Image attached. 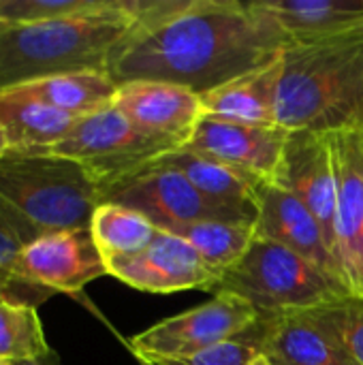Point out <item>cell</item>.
Wrapping results in <instances>:
<instances>
[{
	"label": "cell",
	"mask_w": 363,
	"mask_h": 365,
	"mask_svg": "<svg viewBox=\"0 0 363 365\" xmlns=\"http://www.w3.org/2000/svg\"><path fill=\"white\" fill-rule=\"evenodd\" d=\"M289 43L255 2L148 0L105 73L116 86L167 81L203 94L276 62Z\"/></svg>",
	"instance_id": "1"
},
{
	"label": "cell",
	"mask_w": 363,
	"mask_h": 365,
	"mask_svg": "<svg viewBox=\"0 0 363 365\" xmlns=\"http://www.w3.org/2000/svg\"><path fill=\"white\" fill-rule=\"evenodd\" d=\"M252 365H274V364H272L270 359H265V357L261 355V357H259V359H257V361H255V364H252Z\"/></svg>",
	"instance_id": "31"
},
{
	"label": "cell",
	"mask_w": 363,
	"mask_h": 365,
	"mask_svg": "<svg viewBox=\"0 0 363 365\" xmlns=\"http://www.w3.org/2000/svg\"><path fill=\"white\" fill-rule=\"evenodd\" d=\"M143 6L145 0H109L83 15L0 26V92L62 73L105 71Z\"/></svg>",
	"instance_id": "3"
},
{
	"label": "cell",
	"mask_w": 363,
	"mask_h": 365,
	"mask_svg": "<svg viewBox=\"0 0 363 365\" xmlns=\"http://www.w3.org/2000/svg\"><path fill=\"white\" fill-rule=\"evenodd\" d=\"M15 88H21L24 92L73 118H86L113 105L118 94V86L105 71L62 73Z\"/></svg>",
	"instance_id": "21"
},
{
	"label": "cell",
	"mask_w": 363,
	"mask_h": 365,
	"mask_svg": "<svg viewBox=\"0 0 363 365\" xmlns=\"http://www.w3.org/2000/svg\"><path fill=\"white\" fill-rule=\"evenodd\" d=\"M0 365H11V364H4V361H0Z\"/></svg>",
	"instance_id": "32"
},
{
	"label": "cell",
	"mask_w": 363,
	"mask_h": 365,
	"mask_svg": "<svg viewBox=\"0 0 363 365\" xmlns=\"http://www.w3.org/2000/svg\"><path fill=\"white\" fill-rule=\"evenodd\" d=\"M49 351L36 308L0 302V361H32Z\"/></svg>",
	"instance_id": "24"
},
{
	"label": "cell",
	"mask_w": 363,
	"mask_h": 365,
	"mask_svg": "<svg viewBox=\"0 0 363 365\" xmlns=\"http://www.w3.org/2000/svg\"><path fill=\"white\" fill-rule=\"evenodd\" d=\"M21 269L30 282L51 295H75L107 276V263L90 229H71L36 237L21 250Z\"/></svg>",
	"instance_id": "12"
},
{
	"label": "cell",
	"mask_w": 363,
	"mask_h": 365,
	"mask_svg": "<svg viewBox=\"0 0 363 365\" xmlns=\"http://www.w3.org/2000/svg\"><path fill=\"white\" fill-rule=\"evenodd\" d=\"M90 233L107 263L148 248L156 237L158 227L131 207L118 203H101L92 216Z\"/></svg>",
	"instance_id": "22"
},
{
	"label": "cell",
	"mask_w": 363,
	"mask_h": 365,
	"mask_svg": "<svg viewBox=\"0 0 363 365\" xmlns=\"http://www.w3.org/2000/svg\"><path fill=\"white\" fill-rule=\"evenodd\" d=\"M141 365H150V364H141Z\"/></svg>",
	"instance_id": "34"
},
{
	"label": "cell",
	"mask_w": 363,
	"mask_h": 365,
	"mask_svg": "<svg viewBox=\"0 0 363 365\" xmlns=\"http://www.w3.org/2000/svg\"><path fill=\"white\" fill-rule=\"evenodd\" d=\"M257 237L272 240L289 250L297 252L319 269L336 276L340 282V269L334 248L317 220V216L289 190L267 184L261 195V203L255 220ZM344 284V282H342Z\"/></svg>",
	"instance_id": "16"
},
{
	"label": "cell",
	"mask_w": 363,
	"mask_h": 365,
	"mask_svg": "<svg viewBox=\"0 0 363 365\" xmlns=\"http://www.w3.org/2000/svg\"><path fill=\"white\" fill-rule=\"evenodd\" d=\"M21 237L0 214V302L11 306H30L39 308L49 297V291L30 282L21 269Z\"/></svg>",
	"instance_id": "25"
},
{
	"label": "cell",
	"mask_w": 363,
	"mask_h": 365,
	"mask_svg": "<svg viewBox=\"0 0 363 365\" xmlns=\"http://www.w3.org/2000/svg\"><path fill=\"white\" fill-rule=\"evenodd\" d=\"M261 357V323L248 327L242 336L220 342L212 349H205L197 355L173 359V361H158L150 365H252Z\"/></svg>",
	"instance_id": "27"
},
{
	"label": "cell",
	"mask_w": 363,
	"mask_h": 365,
	"mask_svg": "<svg viewBox=\"0 0 363 365\" xmlns=\"http://www.w3.org/2000/svg\"><path fill=\"white\" fill-rule=\"evenodd\" d=\"M259 319V312L225 291H216L210 302L182 314L158 321L128 340V349L139 364L173 361L197 355L220 342L242 336Z\"/></svg>",
	"instance_id": "7"
},
{
	"label": "cell",
	"mask_w": 363,
	"mask_h": 365,
	"mask_svg": "<svg viewBox=\"0 0 363 365\" xmlns=\"http://www.w3.org/2000/svg\"><path fill=\"white\" fill-rule=\"evenodd\" d=\"M336 180L334 246L340 278L363 297V141L362 130L327 133Z\"/></svg>",
	"instance_id": "11"
},
{
	"label": "cell",
	"mask_w": 363,
	"mask_h": 365,
	"mask_svg": "<svg viewBox=\"0 0 363 365\" xmlns=\"http://www.w3.org/2000/svg\"><path fill=\"white\" fill-rule=\"evenodd\" d=\"M291 41L334 34L363 24V0H255Z\"/></svg>",
	"instance_id": "20"
},
{
	"label": "cell",
	"mask_w": 363,
	"mask_h": 365,
	"mask_svg": "<svg viewBox=\"0 0 363 365\" xmlns=\"http://www.w3.org/2000/svg\"><path fill=\"white\" fill-rule=\"evenodd\" d=\"M289 130L280 126H244L201 120L195 135L180 150L218 160L267 184H274Z\"/></svg>",
	"instance_id": "15"
},
{
	"label": "cell",
	"mask_w": 363,
	"mask_h": 365,
	"mask_svg": "<svg viewBox=\"0 0 363 365\" xmlns=\"http://www.w3.org/2000/svg\"><path fill=\"white\" fill-rule=\"evenodd\" d=\"M11 365H62L60 364V357L53 353V351H49V353H45L43 357H39V359H32V361H19V364H11Z\"/></svg>",
	"instance_id": "29"
},
{
	"label": "cell",
	"mask_w": 363,
	"mask_h": 365,
	"mask_svg": "<svg viewBox=\"0 0 363 365\" xmlns=\"http://www.w3.org/2000/svg\"><path fill=\"white\" fill-rule=\"evenodd\" d=\"M180 148L137 128L118 107L109 105L79 118L73 130L49 152L86 167L98 188L131 178Z\"/></svg>",
	"instance_id": "6"
},
{
	"label": "cell",
	"mask_w": 363,
	"mask_h": 365,
	"mask_svg": "<svg viewBox=\"0 0 363 365\" xmlns=\"http://www.w3.org/2000/svg\"><path fill=\"white\" fill-rule=\"evenodd\" d=\"M9 152H11V145H9V139H6L4 128H2V124H0V158L6 156Z\"/></svg>",
	"instance_id": "30"
},
{
	"label": "cell",
	"mask_w": 363,
	"mask_h": 365,
	"mask_svg": "<svg viewBox=\"0 0 363 365\" xmlns=\"http://www.w3.org/2000/svg\"><path fill=\"white\" fill-rule=\"evenodd\" d=\"M274 184L295 195L317 216L336 255V246H334L336 180H334V158H332V145L327 133H312V130L289 133Z\"/></svg>",
	"instance_id": "13"
},
{
	"label": "cell",
	"mask_w": 363,
	"mask_h": 365,
	"mask_svg": "<svg viewBox=\"0 0 363 365\" xmlns=\"http://www.w3.org/2000/svg\"><path fill=\"white\" fill-rule=\"evenodd\" d=\"M73 118L21 88L0 92V124L15 152H49L75 126Z\"/></svg>",
	"instance_id": "18"
},
{
	"label": "cell",
	"mask_w": 363,
	"mask_h": 365,
	"mask_svg": "<svg viewBox=\"0 0 363 365\" xmlns=\"http://www.w3.org/2000/svg\"><path fill=\"white\" fill-rule=\"evenodd\" d=\"M137 128L184 148L203 120L201 94L167 81H131L113 98Z\"/></svg>",
	"instance_id": "14"
},
{
	"label": "cell",
	"mask_w": 363,
	"mask_h": 365,
	"mask_svg": "<svg viewBox=\"0 0 363 365\" xmlns=\"http://www.w3.org/2000/svg\"><path fill=\"white\" fill-rule=\"evenodd\" d=\"M276 124L289 133L363 128V24L291 41L280 58Z\"/></svg>",
	"instance_id": "2"
},
{
	"label": "cell",
	"mask_w": 363,
	"mask_h": 365,
	"mask_svg": "<svg viewBox=\"0 0 363 365\" xmlns=\"http://www.w3.org/2000/svg\"><path fill=\"white\" fill-rule=\"evenodd\" d=\"M216 291L242 297L259 317H278L351 295L336 276L263 237H257L246 255L223 272L212 293Z\"/></svg>",
	"instance_id": "5"
},
{
	"label": "cell",
	"mask_w": 363,
	"mask_h": 365,
	"mask_svg": "<svg viewBox=\"0 0 363 365\" xmlns=\"http://www.w3.org/2000/svg\"><path fill=\"white\" fill-rule=\"evenodd\" d=\"M107 276L154 295H171L190 289L212 291L220 280L201 255L178 233L158 229L148 248L137 255L107 261Z\"/></svg>",
	"instance_id": "10"
},
{
	"label": "cell",
	"mask_w": 363,
	"mask_h": 365,
	"mask_svg": "<svg viewBox=\"0 0 363 365\" xmlns=\"http://www.w3.org/2000/svg\"><path fill=\"white\" fill-rule=\"evenodd\" d=\"M282 58V56H280ZM280 58L267 66L240 75L201 94L203 120L263 126L276 124V92L280 79Z\"/></svg>",
	"instance_id": "17"
},
{
	"label": "cell",
	"mask_w": 363,
	"mask_h": 365,
	"mask_svg": "<svg viewBox=\"0 0 363 365\" xmlns=\"http://www.w3.org/2000/svg\"><path fill=\"white\" fill-rule=\"evenodd\" d=\"M160 163L182 171L195 184V188L208 199L257 220V210L267 182L248 175L240 169H233L229 165H223L218 160L197 156L184 150L163 156Z\"/></svg>",
	"instance_id": "19"
},
{
	"label": "cell",
	"mask_w": 363,
	"mask_h": 365,
	"mask_svg": "<svg viewBox=\"0 0 363 365\" xmlns=\"http://www.w3.org/2000/svg\"><path fill=\"white\" fill-rule=\"evenodd\" d=\"M101 188L86 167L53 152L0 158V214L24 244L41 235L90 229Z\"/></svg>",
	"instance_id": "4"
},
{
	"label": "cell",
	"mask_w": 363,
	"mask_h": 365,
	"mask_svg": "<svg viewBox=\"0 0 363 365\" xmlns=\"http://www.w3.org/2000/svg\"><path fill=\"white\" fill-rule=\"evenodd\" d=\"M342 299L278 317H259L261 355L274 365H355L340 323Z\"/></svg>",
	"instance_id": "9"
},
{
	"label": "cell",
	"mask_w": 363,
	"mask_h": 365,
	"mask_svg": "<svg viewBox=\"0 0 363 365\" xmlns=\"http://www.w3.org/2000/svg\"><path fill=\"white\" fill-rule=\"evenodd\" d=\"M101 203L131 207L165 231L205 220L255 222V218L208 199L182 171L163 165L160 160L131 178L101 188Z\"/></svg>",
	"instance_id": "8"
},
{
	"label": "cell",
	"mask_w": 363,
	"mask_h": 365,
	"mask_svg": "<svg viewBox=\"0 0 363 365\" xmlns=\"http://www.w3.org/2000/svg\"><path fill=\"white\" fill-rule=\"evenodd\" d=\"M109 0H0V26L34 24L98 11Z\"/></svg>",
	"instance_id": "26"
},
{
	"label": "cell",
	"mask_w": 363,
	"mask_h": 365,
	"mask_svg": "<svg viewBox=\"0 0 363 365\" xmlns=\"http://www.w3.org/2000/svg\"><path fill=\"white\" fill-rule=\"evenodd\" d=\"M340 323L351 359L363 365V297L347 295L340 302Z\"/></svg>",
	"instance_id": "28"
},
{
	"label": "cell",
	"mask_w": 363,
	"mask_h": 365,
	"mask_svg": "<svg viewBox=\"0 0 363 365\" xmlns=\"http://www.w3.org/2000/svg\"><path fill=\"white\" fill-rule=\"evenodd\" d=\"M173 233L182 235L201 259L223 276L233 267L246 250L257 240L255 222H229V220H205L175 229Z\"/></svg>",
	"instance_id": "23"
},
{
	"label": "cell",
	"mask_w": 363,
	"mask_h": 365,
	"mask_svg": "<svg viewBox=\"0 0 363 365\" xmlns=\"http://www.w3.org/2000/svg\"><path fill=\"white\" fill-rule=\"evenodd\" d=\"M362 141H363V128H362Z\"/></svg>",
	"instance_id": "33"
}]
</instances>
